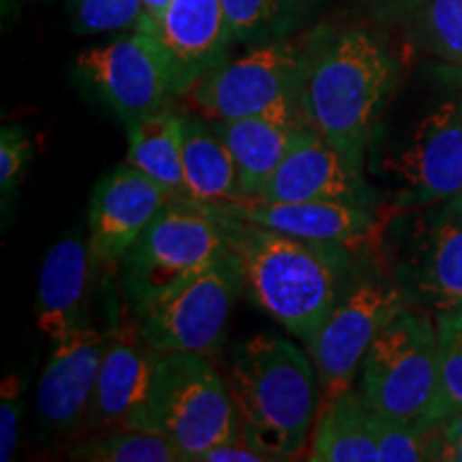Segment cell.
I'll list each match as a JSON object with an SVG mask.
<instances>
[{
    "mask_svg": "<svg viewBox=\"0 0 462 462\" xmlns=\"http://www.w3.org/2000/svg\"><path fill=\"white\" fill-rule=\"evenodd\" d=\"M208 210L223 225L229 253L240 268L245 296L309 345L354 282V251L238 221L212 208Z\"/></svg>",
    "mask_w": 462,
    "mask_h": 462,
    "instance_id": "1",
    "label": "cell"
},
{
    "mask_svg": "<svg viewBox=\"0 0 462 462\" xmlns=\"http://www.w3.org/2000/svg\"><path fill=\"white\" fill-rule=\"evenodd\" d=\"M366 176L377 180L381 210L390 217L462 193V75H448L411 106H388L368 148Z\"/></svg>",
    "mask_w": 462,
    "mask_h": 462,
    "instance_id": "2",
    "label": "cell"
},
{
    "mask_svg": "<svg viewBox=\"0 0 462 462\" xmlns=\"http://www.w3.org/2000/svg\"><path fill=\"white\" fill-rule=\"evenodd\" d=\"M396 79L394 56L368 31L310 39L300 107L317 135L354 170L366 173L368 148L394 97Z\"/></svg>",
    "mask_w": 462,
    "mask_h": 462,
    "instance_id": "3",
    "label": "cell"
},
{
    "mask_svg": "<svg viewBox=\"0 0 462 462\" xmlns=\"http://www.w3.org/2000/svg\"><path fill=\"white\" fill-rule=\"evenodd\" d=\"M229 390L242 437L274 462L306 454L321 409V388L310 354L293 340L257 334L236 346Z\"/></svg>",
    "mask_w": 462,
    "mask_h": 462,
    "instance_id": "4",
    "label": "cell"
},
{
    "mask_svg": "<svg viewBox=\"0 0 462 462\" xmlns=\"http://www.w3.org/2000/svg\"><path fill=\"white\" fill-rule=\"evenodd\" d=\"M379 251L407 304L432 315L462 309V193L392 215Z\"/></svg>",
    "mask_w": 462,
    "mask_h": 462,
    "instance_id": "5",
    "label": "cell"
},
{
    "mask_svg": "<svg viewBox=\"0 0 462 462\" xmlns=\"http://www.w3.org/2000/svg\"><path fill=\"white\" fill-rule=\"evenodd\" d=\"M437 371L435 315L407 304L374 337L362 362L357 392L373 413L429 426Z\"/></svg>",
    "mask_w": 462,
    "mask_h": 462,
    "instance_id": "6",
    "label": "cell"
},
{
    "mask_svg": "<svg viewBox=\"0 0 462 462\" xmlns=\"http://www.w3.org/2000/svg\"><path fill=\"white\" fill-rule=\"evenodd\" d=\"M229 253L227 236L208 208L170 199L120 262V282L133 313Z\"/></svg>",
    "mask_w": 462,
    "mask_h": 462,
    "instance_id": "7",
    "label": "cell"
},
{
    "mask_svg": "<svg viewBox=\"0 0 462 462\" xmlns=\"http://www.w3.org/2000/svg\"><path fill=\"white\" fill-rule=\"evenodd\" d=\"M150 404L154 429L178 448L184 462H198L210 448L242 437L229 383H225L208 356H161Z\"/></svg>",
    "mask_w": 462,
    "mask_h": 462,
    "instance_id": "8",
    "label": "cell"
},
{
    "mask_svg": "<svg viewBox=\"0 0 462 462\" xmlns=\"http://www.w3.org/2000/svg\"><path fill=\"white\" fill-rule=\"evenodd\" d=\"M242 274L231 253L182 281L146 309L137 310L135 330L161 354H217L238 298Z\"/></svg>",
    "mask_w": 462,
    "mask_h": 462,
    "instance_id": "9",
    "label": "cell"
},
{
    "mask_svg": "<svg viewBox=\"0 0 462 462\" xmlns=\"http://www.w3.org/2000/svg\"><path fill=\"white\" fill-rule=\"evenodd\" d=\"M309 43L276 39L253 45L245 56L225 58L212 67L187 95L208 120H238L296 107Z\"/></svg>",
    "mask_w": 462,
    "mask_h": 462,
    "instance_id": "10",
    "label": "cell"
},
{
    "mask_svg": "<svg viewBox=\"0 0 462 462\" xmlns=\"http://www.w3.org/2000/svg\"><path fill=\"white\" fill-rule=\"evenodd\" d=\"M402 306L407 300L388 273L351 282L306 345L319 379L321 407L354 388L374 337Z\"/></svg>",
    "mask_w": 462,
    "mask_h": 462,
    "instance_id": "11",
    "label": "cell"
},
{
    "mask_svg": "<svg viewBox=\"0 0 462 462\" xmlns=\"http://www.w3.org/2000/svg\"><path fill=\"white\" fill-rule=\"evenodd\" d=\"M154 22L75 58L79 78L90 86L126 125L142 116L167 109L176 97L171 71L161 48Z\"/></svg>",
    "mask_w": 462,
    "mask_h": 462,
    "instance_id": "12",
    "label": "cell"
},
{
    "mask_svg": "<svg viewBox=\"0 0 462 462\" xmlns=\"http://www.w3.org/2000/svg\"><path fill=\"white\" fill-rule=\"evenodd\" d=\"M238 221L281 231L296 238L330 242L349 251H379L390 217L377 208L338 201L234 199L208 206Z\"/></svg>",
    "mask_w": 462,
    "mask_h": 462,
    "instance_id": "13",
    "label": "cell"
},
{
    "mask_svg": "<svg viewBox=\"0 0 462 462\" xmlns=\"http://www.w3.org/2000/svg\"><path fill=\"white\" fill-rule=\"evenodd\" d=\"M161 351L133 330L107 337L86 424L101 430H157L152 420V381Z\"/></svg>",
    "mask_w": 462,
    "mask_h": 462,
    "instance_id": "14",
    "label": "cell"
},
{
    "mask_svg": "<svg viewBox=\"0 0 462 462\" xmlns=\"http://www.w3.org/2000/svg\"><path fill=\"white\" fill-rule=\"evenodd\" d=\"M173 199L157 180L125 163L92 190L88 242L97 263H120L143 229Z\"/></svg>",
    "mask_w": 462,
    "mask_h": 462,
    "instance_id": "15",
    "label": "cell"
},
{
    "mask_svg": "<svg viewBox=\"0 0 462 462\" xmlns=\"http://www.w3.org/2000/svg\"><path fill=\"white\" fill-rule=\"evenodd\" d=\"M107 337L78 326L54 340L37 390L39 420L51 430H73L86 424Z\"/></svg>",
    "mask_w": 462,
    "mask_h": 462,
    "instance_id": "16",
    "label": "cell"
},
{
    "mask_svg": "<svg viewBox=\"0 0 462 462\" xmlns=\"http://www.w3.org/2000/svg\"><path fill=\"white\" fill-rule=\"evenodd\" d=\"M268 201H338L377 208L381 199L377 189L368 182L366 173L357 171L340 157L338 150L310 131L298 143L270 182L262 198ZM383 212V210H381Z\"/></svg>",
    "mask_w": 462,
    "mask_h": 462,
    "instance_id": "17",
    "label": "cell"
},
{
    "mask_svg": "<svg viewBox=\"0 0 462 462\" xmlns=\"http://www.w3.org/2000/svg\"><path fill=\"white\" fill-rule=\"evenodd\" d=\"M154 32L165 51L176 97L187 95L199 78L225 60L234 42L221 0H171Z\"/></svg>",
    "mask_w": 462,
    "mask_h": 462,
    "instance_id": "18",
    "label": "cell"
},
{
    "mask_svg": "<svg viewBox=\"0 0 462 462\" xmlns=\"http://www.w3.org/2000/svg\"><path fill=\"white\" fill-rule=\"evenodd\" d=\"M238 167L240 199L262 198L287 154L309 135L302 107H285L273 114L238 120H210Z\"/></svg>",
    "mask_w": 462,
    "mask_h": 462,
    "instance_id": "19",
    "label": "cell"
},
{
    "mask_svg": "<svg viewBox=\"0 0 462 462\" xmlns=\"http://www.w3.org/2000/svg\"><path fill=\"white\" fill-rule=\"evenodd\" d=\"M95 265L99 263L92 255L90 242L82 236L58 240L48 251L39 274L37 323L50 340L84 326Z\"/></svg>",
    "mask_w": 462,
    "mask_h": 462,
    "instance_id": "20",
    "label": "cell"
},
{
    "mask_svg": "<svg viewBox=\"0 0 462 462\" xmlns=\"http://www.w3.org/2000/svg\"><path fill=\"white\" fill-rule=\"evenodd\" d=\"M184 198L201 206L240 199L238 167L210 120L182 116Z\"/></svg>",
    "mask_w": 462,
    "mask_h": 462,
    "instance_id": "21",
    "label": "cell"
},
{
    "mask_svg": "<svg viewBox=\"0 0 462 462\" xmlns=\"http://www.w3.org/2000/svg\"><path fill=\"white\" fill-rule=\"evenodd\" d=\"M306 460L313 462H379L371 409L356 388L323 404L310 435Z\"/></svg>",
    "mask_w": 462,
    "mask_h": 462,
    "instance_id": "22",
    "label": "cell"
},
{
    "mask_svg": "<svg viewBox=\"0 0 462 462\" xmlns=\"http://www.w3.org/2000/svg\"><path fill=\"white\" fill-rule=\"evenodd\" d=\"M126 126V163L157 180L173 198H184L182 116L161 109Z\"/></svg>",
    "mask_w": 462,
    "mask_h": 462,
    "instance_id": "23",
    "label": "cell"
},
{
    "mask_svg": "<svg viewBox=\"0 0 462 462\" xmlns=\"http://www.w3.org/2000/svg\"><path fill=\"white\" fill-rule=\"evenodd\" d=\"M88 462H184L178 448L159 430H101L69 454Z\"/></svg>",
    "mask_w": 462,
    "mask_h": 462,
    "instance_id": "24",
    "label": "cell"
},
{
    "mask_svg": "<svg viewBox=\"0 0 462 462\" xmlns=\"http://www.w3.org/2000/svg\"><path fill=\"white\" fill-rule=\"evenodd\" d=\"M234 42L262 45L291 31L304 0H221Z\"/></svg>",
    "mask_w": 462,
    "mask_h": 462,
    "instance_id": "25",
    "label": "cell"
},
{
    "mask_svg": "<svg viewBox=\"0 0 462 462\" xmlns=\"http://www.w3.org/2000/svg\"><path fill=\"white\" fill-rule=\"evenodd\" d=\"M435 323L439 371L429 429H437L449 415L462 411V309L435 315Z\"/></svg>",
    "mask_w": 462,
    "mask_h": 462,
    "instance_id": "26",
    "label": "cell"
},
{
    "mask_svg": "<svg viewBox=\"0 0 462 462\" xmlns=\"http://www.w3.org/2000/svg\"><path fill=\"white\" fill-rule=\"evenodd\" d=\"M379 462H418L430 460L435 429L421 424H404L371 411Z\"/></svg>",
    "mask_w": 462,
    "mask_h": 462,
    "instance_id": "27",
    "label": "cell"
},
{
    "mask_svg": "<svg viewBox=\"0 0 462 462\" xmlns=\"http://www.w3.org/2000/svg\"><path fill=\"white\" fill-rule=\"evenodd\" d=\"M142 0H75V31L82 34L137 31L146 20Z\"/></svg>",
    "mask_w": 462,
    "mask_h": 462,
    "instance_id": "28",
    "label": "cell"
},
{
    "mask_svg": "<svg viewBox=\"0 0 462 462\" xmlns=\"http://www.w3.org/2000/svg\"><path fill=\"white\" fill-rule=\"evenodd\" d=\"M424 24L432 50L462 69V0H429Z\"/></svg>",
    "mask_w": 462,
    "mask_h": 462,
    "instance_id": "29",
    "label": "cell"
},
{
    "mask_svg": "<svg viewBox=\"0 0 462 462\" xmlns=\"http://www.w3.org/2000/svg\"><path fill=\"white\" fill-rule=\"evenodd\" d=\"M32 159V142L17 125H7L0 131V189L5 198L14 193L28 163Z\"/></svg>",
    "mask_w": 462,
    "mask_h": 462,
    "instance_id": "30",
    "label": "cell"
},
{
    "mask_svg": "<svg viewBox=\"0 0 462 462\" xmlns=\"http://www.w3.org/2000/svg\"><path fill=\"white\" fill-rule=\"evenodd\" d=\"M20 418H22V398L20 381L14 374L5 379L3 401H0V460H14L17 441H20Z\"/></svg>",
    "mask_w": 462,
    "mask_h": 462,
    "instance_id": "31",
    "label": "cell"
},
{
    "mask_svg": "<svg viewBox=\"0 0 462 462\" xmlns=\"http://www.w3.org/2000/svg\"><path fill=\"white\" fill-rule=\"evenodd\" d=\"M430 460L462 462V411L449 415L435 429Z\"/></svg>",
    "mask_w": 462,
    "mask_h": 462,
    "instance_id": "32",
    "label": "cell"
},
{
    "mask_svg": "<svg viewBox=\"0 0 462 462\" xmlns=\"http://www.w3.org/2000/svg\"><path fill=\"white\" fill-rule=\"evenodd\" d=\"M198 462H274L263 449L253 446L245 437L229 439L210 448L198 458Z\"/></svg>",
    "mask_w": 462,
    "mask_h": 462,
    "instance_id": "33",
    "label": "cell"
},
{
    "mask_svg": "<svg viewBox=\"0 0 462 462\" xmlns=\"http://www.w3.org/2000/svg\"><path fill=\"white\" fill-rule=\"evenodd\" d=\"M381 20L409 22L415 15L424 14L429 0H356Z\"/></svg>",
    "mask_w": 462,
    "mask_h": 462,
    "instance_id": "34",
    "label": "cell"
},
{
    "mask_svg": "<svg viewBox=\"0 0 462 462\" xmlns=\"http://www.w3.org/2000/svg\"><path fill=\"white\" fill-rule=\"evenodd\" d=\"M142 3H143V7H146V14H148L150 20L157 24L161 17H163L165 9L170 7L171 0H142Z\"/></svg>",
    "mask_w": 462,
    "mask_h": 462,
    "instance_id": "35",
    "label": "cell"
}]
</instances>
